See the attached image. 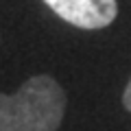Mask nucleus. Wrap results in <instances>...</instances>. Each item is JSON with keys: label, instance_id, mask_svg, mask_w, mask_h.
<instances>
[{"label": "nucleus", "instance_id": "obj_3", "mask_svg": "<svg viewBox=\"0 0 131 131\" xmlns=\"http://www.w3.org/2000/svg\"><path fill=\"white\" fill-rule=\"evenodd\" d=\"M122 105L131 112V79H129V83H127L125 92H122Z\"/></svg>", "mask_w": 131, "mask_h": 131}, {"label": "nucleus", "instance_id": "obj_1", "mask_svg": "<svg viewBox=\"0 0 131 131\" xmlns=\"http://www.w3.org/2000/svg\"><path fill=\"white\" fill-rule=\"evenodd\" d=\"M66 92L52 77L35 74L15 94H0V131H57Z\"/></svg>", "mask_w": 131, "mask_h": 131}, {"label": "nucleus", "instance_id": "obj_2", "mask_svg": "<svg viewBox=\"0 0 131 131\" xmlns=\"http://www.w3.org/2000/svg\"><path fill=\"white\" fill-rule=\"evenodd\" d=\"M63 22L77 28L96 31L105 28L116 20V0H44Z\"/></svg>", "mask_w": 131, "mask_h": 131}]
</instances>
